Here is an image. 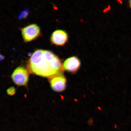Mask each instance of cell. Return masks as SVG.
Segmentation results:
<instances>
[{"mask_svg": "<svg viewBox=\"0 0 131 131\" xmlns=\"http://www.w3.org/2000/svg\"><path fill=\"white\" fill-rule=\"evenodd\" d=\"M66 81V78L62 73L52 77L49 79L52 89L57 92H60L65 89Z\"/></svg>", "mask_w": 131, "mask_h": 131, "instance_id": "obj_4", "label": "cell"}, {"mask_svg": "<svg viewBox=\"0 0 131 131\" xmlns=\"http://www.w3.org/2000/svg\"><path fill=\"white\" fill-rule=\"evenodd\" d=\"M81 62L76 56H72L67 59L62 65L63 69L72 73H75L79 69Z\"/></svg>", "mask_w": 131, "mask_h": 131, "instance_id": "obj_6", "label": "cell"}, {"mask_svg": "<svg viewBox=\"0 0 131 131\" xmlns=\"http://www.w3.org/2000/svg\"><path fill=\"white\" fill-rule=\"evenodd\" d=\"M29 13V11L28 9H25L23 10L19 14L18 17V18L19 19H25L28 16Z\"/></svg>", "mask_w": 131, "mask_h": 131, "instance_id": "obj_7", "label": "cell"}, {"mask_svg": "<svg viewBox=\"0 0 131 131\" xmlns=\"http://www.w3.org/2000/svg\"><path fill=\"white\" fill-rule=\"evenodd\" d=\"M128 3L129 7L131 9V0L128 1Z\"/></svg>", "mask_w": 131, "mask_h": 131, "instance_id": "obj_10", "label": "cell"}, {"mask_svg": "<svg viewBox=\"0 0 131 131\" xmlns=\"http://www.w3.org/2000/svg\"><path fill=\"white\" fill-rule=\"evenodd\" d=\"M4 57L1 53H0V61H1L4 59Z\"/></svg>", "mask_w": 131, "mask_h": 131, "instance_id": "obj_9", "label": "cell"}, {"mask_svg": "<svg viewBox=\"0 0 131 131\" xmlns=\"http://www.w3.org/2000/svg\"><path fill=\"white\" fill-rule=\"evenodd\" d=\"M16 92V89L14 87H11L7 90V94L10 96L14 95L15 94Z\"/></svg>", "mask_w": 131, "mask_h": 131, "instance_id": "obj_8", "label": "cell"}, {"mask_svg": "<svg viewBox=\"0 0 131 131\" xmlns=\"http://www.w3.org/2000/svg\"><path fill=\"white\" fill-rule=\"evenodd\" d=\"M27 68L33 74L47 78L62 73L63 69L58 56L50 51L37 49L28 60Z\"/></svg>", "mask_w": 131, "mask_h": 131, "instance_id": "obj_1", "label": "cell"}, {"mask_svg": "<svg viewBox=\"0 0 131 131\" xmlns=\"http://www.w3.org/2000/svg\"><path fill=\"white\" fill-rule=\"evenodd\" d=\"M22 36L25 42H29L35 40L40 34V27L35 24H32L21 29Z\"/></svg>", "mask_w": 131, "mask_h": 131, "instance_id": "obj_2", "label": "cell"}, {"mask_svg": "<svg viewBox=\"0 0 131 131\" xmlns=\"http://www.w3.org/2000/svg\"><path fill=\"white\" fill-rule=\"evenodd\" d=\"M50 39L53 45L61 46L65 45L68 42V36L65 31L57 29L52 33Z\"/></svg>", "mask_w": 131, "mask_h": 131, "instance_id": "obj_5", "label": "cell"}, {"mask_svg": "<svg viewBox=\"0 0 131 131\" xmlns=\"http://www.w3.org/2000/svg\"><path fill=\"white\" fill-rule=\"evenodd\" d=\"M11 78L14 82L17 85L26 86L29 80L28 72L24 67H18L13 71Z\"/></svg>", "mask_w": 131, "mask_h": 131, "instance_id": "obj_3", "label": "cell"}]
</instances>
